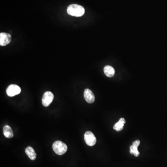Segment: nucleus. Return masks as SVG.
I'll return each mask as SVG.
<instances>
[{
    "label": "nucleus",
    "instance_id": "nucleus-1",
    "mask_svg": "<svg viewBox=\"0 0 167 167\" xmlns=\"http://www.w3.org/2000/svg\"><path fill=\"white\" fill-rule=\"evenodd\" d=\"M67 12L68 15L73 16L80 17L84 15L85 10L82 6L78 4H71L68 7Z\"/></svg>",
    "mask_w": 167,
    "mask_h": 167
},
{
    "label": "nucleus",
    "instance_id": "nucleus-2",
    "mask_svg": "<svg viewBox=\"0 0 167 167\" xmlns=\"http://www.w3.org/2000/svg\"><path fill=\"white\" fill-rule=\"evenodd\" d=\"M53 148L54 152L58 155H64L68 151V146L60 141H57L53 143Z\"/></svg>",
    "mask_w": 167,
    "mask_h": 167
},
{
    "label": "nucleus",
    "instance_id": "nucleus-3",
    "mask_svg": "<svg viewBox=\"0 0 167 167\" xmlns=\"http://www.w3.org/2000/svg\"><path fill=\"white\" fill-rule=\"evenodd\" d=\"M85 143L89 146H93L96 143V138L93 132L90 131L86 132L84 135Z\"/></svg>",
    "mask_w": 167,
    "mask_h": 167
},
{
    "label": "nucleus",
    "instance_id": "nucleus-4",
    "mask_svg": "<svg viewBox=\"0 0 167 167\" xmlns=\"http://www.w3.org/2000/svg\"><path fill=\"white\" fill-rule=\"evenodd\" d=\"M54 99V95L51 91H47L44 94L42 99V103L43 106L48 107L51 104Z\"/></svg>",
    "mask_w": 167,
    "mask_h": 167
},
{
    "label": "nucleus",
    "instance_id": "nucleus-5",
    "mask_svg": "<svg viewBox=\"0 0 167 167\" xmlns=\"http://www.w3.org/2000/svg\"><path fill=\"white\" fill-rule=\"evenodd\" d=\"M21 89L16 85H11L7 87L6 93L9 96H14L21 93Z\"/></svg>",
    "mask_w": 167,
    "mask_h": 167
},
{
    "label": "nucleus",
    "instance_id": "nucleus-6",
    "mask_svg": "<svg viewBox=\"0 0 167 167\" xmlns=\"http://www.w3.org/2000/svg\"><path fill=\"white\" fill-rule=\"evenodd\" d=\"M11 39L10 34L6 33H0V45L5 46L8 45L10 43Z\"/></svg>",
    "mask_w": 167,
    "mask_h": 167
},
{
    "label": "nucleus",
    "instance_id": "nucleus-7",
    "mask_svg": "<svg viewBox=\"0 0 167 167\" xmlns=\"http://www.w3.org/2000/svg\"><path fill=\"white\" fill-rule=\"evenodd\" d=\"M85 99L89 104H92L95 101V96L93 91L89 89H86L84 91Z\"/></svg>",
    "mask_w": 167,
    "mask_h": 167
},
{
    "label": "nucleus",
    "instance_id": "nucleus-8",
    "mask_svg": "<svg viewBox=\"0 0 167 167\" xmlns=\"http://www.w3.org/2000/svg\"><path fill=\"white\" fill-rule=\"evenodd\" d=\"M140 144V141L137 140L133 143L132 145L130 146V153L134 154L135 157H138L140 155V153L138 151V147Z\"/></svg>",
    "mask_w": 167,
    "mask_h": 167
},
{
    "label": "nucleus",
    "instance_id": "nucleus-9",
    "mask_svg": "<svg viewBox=\"0 0 167 167\" xmlns=\"http://www.w3.org/2000/svg\"><path fill=\"white\" fill-rule=\"evenodd\" d=\"M25 152L31 160H36V154L32 147L30 146L27 147L25 149Z\"/></svg>",
    "mask_w": 167,
    "mask_h": 167
},
{
    "label": "nucleus",
    "instance_id": "nucleus-10",
    "mask_svg": "<svg viewBox=\"0 0 167 167\" xmlns=\"http://www.w3.org/2000/svg\"><path fill=\"white\" fill-rule=\"evenodd\" d=\"M104 72L105 75L110 78L113 77L115 73V71L114 68L110 65H106L105 67L104 68Z\"/></svg>",
    "mask_w": 167,
    "mask_h": 167
},
{
    "label": "nucleus",
    "instance_id": "nucleus-11",
    "mask_svg": "<svg viewBox=\"0 0 167 167\" xmlns=\"http://www.w3.org/2000/svg\"><path fill=\"white\" fill-rule=\"evenodd\" d=\"M125 124V120L124 118H121L113 126V129L117 131H120L124 128V125Z\"/></svg>",
    "mask_w": 167,
    "mask_h": 167
},
{
    "label": "nucleus",
    "instance_id": "nucleus-12",
    "mask_svg": "<svg viewBox=\"0 0 167 167\" xmlns=\"http://www.w3.org/2000/svg\"><path fill=\"white\" fill-rule=\"evenodd\" d=\"M3 134L6 137L8 138H11L13 137L14 134L12 130L10 127L8 125H6L4 127L3 129Z\"/></svg>",
    "mask_w": 167,
    "mask_h": 167
}]
</instances>
